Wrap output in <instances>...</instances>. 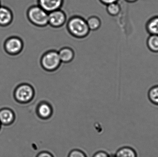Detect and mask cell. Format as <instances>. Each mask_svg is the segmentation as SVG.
<instances>
[{
    "label": "cell",
    "instance_id": "cell-1",
    "mask_svg": "<svg viewBox=\"0 0 158 157\" xmlns=\"http://www.w3.org/2000/svg\"><path fill=\"white\" fill-rule=\"evenodd\" d=\"M67 28L71 35L77 39L86 37L90 32L86 20L79 16L70 18L68 21Z\"/></svg>",
    "mask_w": 158,
    "mask_h": 157
},
{
    "label": "cell",
    "instance_id": "cell-2",
    "mask_svg": "<svg viewBox=\"0 0 158 157\" xmlns=\"http://www.w3.org/2000/svg\"><path fill=\"white\" fill-rule=\"evenodd\" d=\"M48 14L39 5L32 6L27 10V18L34 26L45 27L48 25Z\"/></svg>",
    "mask_w": 158,
    "mask_h": 157
},
{
    "label": "cell",
    "instance_id": "cell-3",
    "mask_svg": "<svg viewBox=\"0 0 158 157\" xmlns=\"http://www.w3.org/2000/svg\"><path fill=\"white\" fill-rule=\"evenodd\" d=\"M40 63L42 68L47 72H55L62 64L58 51L56 50L44 53L41 57Z\"/></svg>",
    "mask_w": 158,
    "mask_h": 157
},
{
    "label": "cell",
    "instance_id": "cell-4",
    "mask_svg": "<svg viewBox=\"0 0 158 157\" xmlns=\"http://www.w3.org/2000/svg\"><path fill=\"white\" fill-rule=\"evenodd\" d=\"M34 87L28 83H22L18 85L14 91L15 99L21 103L30 102L34 97Z\"/></svg>",
    "mask_w": 158,
    "mask_h": 157
},
{
    "label": "cell",
    "instance_id": "cell-5",
    "mask_svg": "<svg viewBox=\"0 0 158 157\" xmlns=\"http://www.w3.org/2000/svg\"><path fill=\"white\" fill-rule=\"evenodd\" d=\"M5 50L10 55L19 54L24 48L22 39L17 36H12L6 39L4 44Z\"/></svg>",
    "mask_w": 158,
    "mask_h": 157
},
{
    "label": "cell",
    "instance_id": "cell-6",
    "mask_svg": "<svg viewBox=\"0 0 158 157\" xmlns=\"http://www.w3.org/2000/svg\"><path fill=\"white\" fill-rule=\"evenodd\" d=\"M66 14L64 11L59 9L48 14V25L54 28L62 27L66 23Z\"/></svg>",
    "mask_w": 158,
    "mask_h": 157
},
{
    "label": "cell",
    "instance_id": "cell-7",
    "mask_svg": "<svg viewBox=\"0 0 158 157\" xmlns=\"http://www.w3.org/2000/svg\"><path fill=\"white\" fill-rule=\"evenodd\" d=\"M64 0H39L38 5L49 13L61 9Z\"/></svg>",
    "mask_w": 158,
    "mask_h": 157
},
{
    "label": "cell",
    "instance_id": "cell-8",
    "mask_svg": "<svg viewBox=\"0 0 158 157\" xmlns=\"http://www.w3.org/2000/svg\"><path fill=\"white\" fill-rule=\"evenodd\" d=\"M13 14L10 8L5 6H0V26H6L12 23Z\"/></svg>",
    "mask_w": 158,
    "mask_h": 157
},
{
    "label": "cell",
    "instance_id": "cell-9",
    "mask_svg": "<svg viewBox=\"0 0 158 157\" xmlns=\"http://www.w3.org/2000/svg\"><path fill=\"white\" fill-rule=\"evenodd\" d=\"M58 53L62 63H69L75 59V51L70 47H63L60 49Z\"/></svg>",
    "mask_w": 158,
    "mask_h": 157
},
{
    "label": "cell",
    "instance_id": "cell-10",
    "mask_svg": "<svg viewBox=\"0 0 158 157\" xmlns=\"http://www.w3.org/2000/svg\"><path fill=\"white\" fill-rule=\"evenodd\" d=\"M37 113L41 119L43 120L49 119L52 115V106L47 102H41L37 107Z\"/></svg>",
    "mask_w": 158,
    "mask_h": 157
},
{
    "label": "cell",
    "instance_id": "cell-11",
    "mask_svg": "<svg viewBox=\"0 0 158 157\" xmlns=\"http://www.w3.org/2000/svg\"><path fill=\"white\" fill-rule=\"evenodd\" d=\"M14 113L9 109L0 110V123L5 125L10 124L14 120Z\"/></svg>",
    "mask_w": 158,
    "mask_h": 157
},
{
    "label": "cell",
    "instance_id": "cell-12",
    "mask_svg": "<svg viewBox=\"0 0 158 157\" xmlns=\"http://www.w3.org/2000/svg\"><path fill=\"white\" fill-rule=\"evenodd\" d=\"M146 28L149 35H158V16L153 17L148 21Z\"/></svg>",
    "mask_w": 158,
    "mask_h": 157
},
{
    "label": "cell",
    "instance_id": "cell-13",
    "mask_svg": "<svg viewBox=\"0 0 158 157\" xmlns=\"http://www.w3.org/2000/svg\"><path fill=\"white\" fill-rule=\"evenodd\" d=\"M87 26L90 31H95L100 29L101 26V20L98 17L92 16L86 20Z\"/></svg>",
    "mask_w": 158,
    "mask_h": 157
},
{
    "label": "cell",
    "instance_id": "cell-14",
    "mask_svg": "<svg viewBox=\"0 0 158 157\" xmlns=\"http://www.w3.org/2000/svg\"><path fill=\"white\" fill-rule=\"evenodd\" d=\"M116 157H136L135 151L128 147H123L116 150L114 154Z\"/></svg>",
    "mask_w": 158,
    "mask_h": 157
},
{
    "label": "cell",
    "instance_id": "cell-15",
    "mask_svg": "<svg viewBox=\"0 0 158 157\" xmlns=\"http://www.w3.org/2000/svg\"><path fill=\"white\" fill-rule=\"evenodd\" d=\"M147 45L150 51L158 53V35H149L147 40Z\"/></svg>",
    "mask_w": 158,
    "mask_h": 157
},
{
    "label": "cell",
    "instance_id": "cell-16",
    "mask_svg": "<svg viewBox=\"0 0 158 157\" xmlns=\"http://www.w3.org/2000/svg\"><path fill=\"white\" fill-rule=\"evenodd\" d=\"M148 97L149 100L156 105H158V84L150 87L148 90Z\"/></svg>",
    "mask_w": 158,
    "mask_h": 157
},
{
    "label": "cell",
    "instance_id": "cell-17",
    "mask_svg": "<svg viewBox=\"0 0 158 157\" xmlns=\"http://www.w3.org/2000/svg\"><path fill=\"white\" fill-rule=\"evenodd\" d=\"M120 6L118 2L112 3L106 6V11L108 14L112 17H116L120 13Z\"/></svg>",
    "mask_w": 158,
    "mask_h": 157
},
{
    "label": "cell",
    "instance_id": "cell-18",
    "mask_svg": "<svg viewBox=\"0 0 158 157\" xmlns=\"http://www.w3.org/2000/svg\"><path fill=\"white\" fill-rule=\"evenodd\" d=\"M68 157H87L84 152L80 149H75L69 152Z\"/></svg>",
    "mask_w": 158,
    "mask_h": 157
},
{
    "label": "cell",
    "instance_id": "cell-19",
    "mask_svg": "<svg viewBox=\"0 0 158 157\" xmlns=\"http://www.w3.org/2000/svg\"><path fill=\"white\" fill-rule=\"evenodd\" d=\"M110 155L104 151H99L96 152L93 157H109Z\"/></svg>",
    "mask_w": 158,
    "mask_h": 157
},
{
    "label": "cell",
    "instance_id": "cell-20",
    "mask_svg": "<svg viewBox=\"0 0 158 157\" xmlns=\"http://www.w3.org/2000/svg\"><path fill=\"white\" fill-rule=\"evenodd\" d=\"M36 157H54L48 151H42L39 153Z\"/></svg>",
    "mask_w": 158,
    "mask_h": 157
},
{
    "label": "cell",
    "instance_id": "cell-21",
    "mask_svg": "<svg viewBox=\"0 0 158 157\" xmlns=\"http://www.w3.org/2000/svg\"><path fill=\"white\" fill-rule=\"evenodd\" d=\"M100 1L102 3L107 6L112 3L118 2V0H100Z\"/></svg>",
    "mask_w": 158,
    "mask_h": 157
},
{
    "label": "cell",
    "instance_id": "cell-22",
    "mask_svg": "<svg viewBox=\"0 0 158 157\" xmlns=\"http://www.w3.org/2000/svg\"><path fill=\"white\" fill-rule=\"evenodd\" d=\"M125 1L129 3H134L137 2L138 0H125Z\"/></svg>",
    "mask_w": 158,
    "mask_h": 157
},
{
    "label": "cell",
    "instance_id": "cell-23",
    "mask_svg": "<svg viewBox=\"0 0 158 157\" xmlns=\"http://www.w3.org/2000/svg\"><path fill=\"white\" fill-rule=\"evenodd\" d=\"M109 157H116L115 155H110Z\"/></svg>",
    "mask_w": 158,
    "mask_h": 157
},
{
    "label": "cell",
    "instance_id": "cell-24",
    "mask_svg": "<svg viewBox=\"0 0 158 157\" xmlns=\"http://www.w3.org/2000/svg\"><path fill=\"white\" fill-rule=\"evenodd\" d=\"M1 6V1H0V6Z\"/></svg>",
    "mask_w": 158,
    "mask_h": 157
},
{
    "label": "cell",
    "instance_id": "cell-25",
    "mask_svg": "<svg viewBox=\"0 0 158 157\" xmlns=\"http://www.w3.org/2000/svg\"><path fill=\"white\" fill-rule=\"evenodd\" d=\"M0 125H1V123H0Z\"/></svg>",
    "mask_w": 158,
    "mask_h": 157
}]
</instances>
